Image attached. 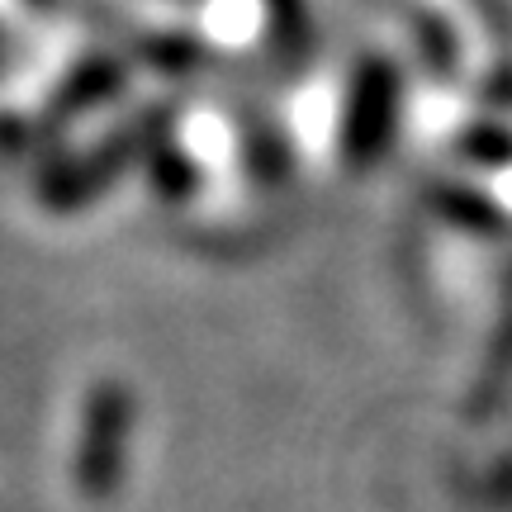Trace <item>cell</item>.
<instances>
[{
	"mask_svg": "<svg viewBox=\"0 0 512 512\" xmlns=\"http://www.w3.org/2000/svg\"><path fill=\"white\" fill-rule=\"evenodd\" d=\"M91 432H95V441L86 446V456H81V475L86 479H105V451L110 446H119V403L105 394V399L95 403V413H91Z\"/></svg>",
	"mask_w": 512,
	"mask_h": 512,
	"instance_id": "6da1fadb",
	"label": "cell"
}]
</instances>
